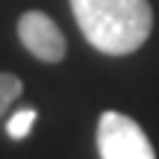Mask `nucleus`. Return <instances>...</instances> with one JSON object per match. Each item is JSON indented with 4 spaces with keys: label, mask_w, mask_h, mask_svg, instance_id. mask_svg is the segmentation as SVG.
Here are the masks:
<instances>
[{
    "label": "nucleus",
    "mask_w": 159,
    "mask_h": 159,
    "mask_svg": "<svg viewBox=\"0 0 159 159\" xmlns=\"http://www.w3.org/2000/svg\"><path fill=\"white\" fill-rule=\"evenodd\" d=\"M97 153L100 159H156L148 133L130 115L115 109L97 118Z\"/></svg>",
    "instance_id": "2"
},
{
    "label": "nucleus",
    "mask_w": 159,
    "mask_h": 159,
    "mask_svg": "<svg viewBox=\"0 0 159 159\" xmlns=\"http://www.w3.org/2000/svg\"><path fill=\"white\" fill-rule=\"evenodd\" d=\"M18 39L27 47V53H33L39 62H47V65L62 62L68 53V41H65L62 30L56 27L50 15L39 9H30L18 18Z\"/></svg>",
    "instance_id": "3"
},
{
    "label": "nucleus",
    "mask_w": 159,
    "mask_h": 159,
    "mask_svg": "<svg viewBox=\"0 0 159 159\" xmlns=\"http://www.w3.org/2000/svg\"><path fill=\"white\" fill-rule=\"evenodd\" d=\"M71 12L94 50L106 56H130L153 30L150 0H71Z\"/></svg>",
    "instance_id": "1"
},
{
    "label": "nucleus",
    "mask_w": 159,
    "mask_h": 159,
    "mask_svg": "<svg viewBox=\"0 0 159 159\" xmlns=\"http://www.w3.org/2000/svg\"><path fill=\"white\" fill-rule=\"evenodd\" d=\"M35 118H39L35 109H18V112L6 121V133H9V139H15V142L27 139L30 130H33V124H35Z\"/></svg>",
    "instance_id": "5"
},
{
    "label": "nucleus",
    "mask_w": 159,
    "mask_h": 159,
    "mask_svg": "<svg viewBox=\"0 0 159 159\" xmlns=\"http://www.w3.org/2000/svg\"><path fill=\"white\" fill-rule=\"evenodd\" d=\"M24 94V83L21 77L9 74V71H0V118L9 112V106Z\"/></svg>",
    "instance_id": "4"
}]
</instances>
